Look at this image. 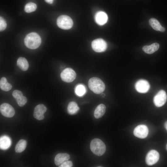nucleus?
<instances>
[{
  "label": "nucleus",
  "instance_id": "20e7f679",
  "mask_svg": "<svg viewBox=\"0 0 167 167\" xmlns=\"http://www.w3.org/2000/svg\"><path fill=\"white\" fill-rule=\"evenodd\" d=\"M57 22L59 28L64 30L71 28L73 25V21L71 18L65 15L59 16L57 19Z\"/></svg>",
  "mask_w": 167,
  "mask_h": 167
},
{
  "label": "nucleus",
  "instance_id": "5701e85b",
  "mask_svg": "<svg viewBox=\"0 0 167 167\" xmlns=\"http://www.w3.org/2000/svg\"><path fill=\"white\" fill-rule=\"evenodd\" d=\"M75 91L76 95L79 96H81L85 93L86 89L83 85L79 84L75 87Z\"/></svg>",
  "mask_w": 167,
  "mask_h": 167
},
{
  "label": "nucleus",
  "instance_id": "ddd939ff",
  "mask_svg": "<svg viewBox=\"0 0 167 167\" xmlns=\"http://www.w3.org/2000/svg\"><path fill=\"white\" fill-rule=\"evenodd\" d=\"M96 23L100 25H103L107 22L108 17L107 14L103 11L97 12L95 16Z\"/></svg>",
  "mask_w": 167,
  "mask_h": 167
},
{
  "label": "nucleus",
  "instance_id": "1a4fd4ad",
  "mask_svg": "<svg viewBox=\"0 0 167 167\" xmlns=\"http://www.w3.org/2000/svg\"><path fill=\"white\" fill-rule=\"evenodd\" d=\"M159 157V154L156 151L154 150H151L146 155L145 159L146 162L148 165H152L158 161Z\"/></svg>",
  "mask_w": 167,
  "mask_h": 167
},
{
  "label": "nucleus",
  "instance_id": "a211bd4d",
  "mask_svg": "<svg viewBox=\"0 0 167 167\" xmlns=\"http://www.w3.org/2000/svg\"><path fill=\"white\" fill-rule=\"evenodd\" d=\"M17 65L23 71H27L29 67L28 63L24 58L20 57L17 59Z\"/></svg>",
  "mask_w": 167,
  "mask_h": 167
},
{
  "label": "nucleus",
  "instance_id": "f8f14e48",
  "mask_svg": "<svg viewBox=\"0 0 167 167\" xmlns=\"http://www.w3.org/2000/svg\"><path fill=\"white\" fill-rule=\"evenodd\" d=\"M47 108L43 104H39L34 108L33 116L38 120H43L44 118V114L46 112Z\"/></svg>",
  "mask_w": 167,
  "mask_h": 167
},
{
  "label": "nucleus",
  "instance_id": "6ab92c4d",
  "mask_svg": "<svg viewBox=\"0 0 167 167\" xmlns=\"http://www.w3.org/2000/svg\"><path fill=\"white\" fill-rule=\"evenodd\" d=\"M79 108L77 104L74 101L70 102L67 106L68 113L71 115H73L76 113Z\"/></svg>",
  "mask_w": 167,
  "mask_h": 167
},
{
  "label": "nucleus",
  "instance_id": "7ed1b4c3",
  "mask_svg": "<svg viewBox=\"0 0 167 167\" xmlns=\"http://www.w3.org/2000/svg\"><path fill=\"white\" fill-rule=\"evenodd\" d=\"M90 149L92 152L98 156H101L105 153L106 147L104 143L100 139L95 138L91 141Z\"/></svg>",
  "mask_w": 167,
  "mask_h": 167
},
{
  "label": "nucleus",
  "instance_id": "f257e3e1",
  "mask_svg": "<svg viewBox=\"0 0 167 167\" xmlns=\"http://www.w3.org/2000/svg\"><path fill=\"white\" fill-rule=\"evenodd\" d=\"M41 42L39 35L34 32L27 34L24 40L26 46L31 49H35L38 48L40 45Z\"/></svg>",
  "mask_w": 167,
  "mask_h": 167
},
{
  "label": "nucleus",
  "instance_id": "423d86ee",
  "mask_svg": "<svg viewBox=\"0 0 167 167\" xmlns=\"http://www.w3.org/2000/svg\"><path fill=\"white\" fill-rule=\"evenodd\" d=\"M91 46L93 49L97 52H104L107 48L106 42L101 38L97 39L93 41Z\"/></svg>",
  "mask_w": 167,
  "mask_h": 167
},
{
  "label": "nucleus",
  "instance_id": "c756f323",
  "mask_svg": "<svg viewBox=\"0 0 167 167\" xmlns=\"http://www.w3.org/2000/svg\"><path fill=\"white\" fill-rule=\"evenodd\" d=\"M164 127L167 131V121L165 122L164 124Z\"/></svg>",
  "mask_w": 167,
  "mask_h": 167
},
{
  "label": "nucleus",
  "instance_id": "a878e982",
  "mask_svg": "<svg viewBox=\"0 0 167 167\" xmlns=\"http://www.w3.org/2000/svg\"><path fill=\"white\" fill-rule=\"evenodd\" d=\"M6 27V24L5 19L1 16L0 17V30H4Z\"/></svg>",
  "mask_w": 167,
  "mask_h": 167
},
{
  "label": "nucleus",
  "instance_id": "412c9836",
  "mask_svg": "<svg viewBox=\"0 0 167 167\" xmlns=\"http://www.w3.org/2000/svg\"><path fill=\"white\" fill-rule=\"evenodd\" d=\"M0 148L6 149L8 148L11 144L10 138L7 136H4L1 137L0 139Z\"/></svg>",
  "mask_w": 167,
  "mask_h": 167
},
{
  "label": "nucleus",
  "instance_id": "f3484780",
  "mask_svg": "<svg viewBox=\"0 0 167 167\" xmlns=\"http://www.w3.org/2000/svg\"><path fill=\"white\" fill-rule=\"evenodd\" d=\"M106 107L103 104L98 105L95 109L94 112V117L97 119L101 117L105 112Z\"/></svg>",
  "mask_w": 167,
  "mask_h": 167
},
{
  "label": "nucleus",
  "instance_id": "9d476101",
  "mask_svg": "<svg viewBox=\"0 0 167 167\" xmlns=\"http://www.w3.org/2000/svg\"><path fill=\"white\" fill-rule=\"evenodd\" d=\"M136 90L140 93H145L148 92L150 88L149 82L144 79H140L136 82L135 85Z\"/></svg>",
  "mask_w": 167,
  "mask_h": 167
},
{
  "label": "nucleus",
  "instance_id": "bb28decb",
  "mask_svg": "<svg viewBox=\"0 0 167 167\" xmlns=\"http://www.w3.org/2000/svg\"><path fill=\"white\" fill-rule=\"evenodd\" d=\"M12 94L13 97L15 100L23 96L22 92L21 91L17 90H14Z\"/></svg>",
  "mask_w": 167,
  "mask_h": 167
},
{
  "label": "nucleus",
  "instance_id": "aec40b11",
  "mask_svg": "<svg viewBox=\"0 0 167 167\" xmlns=\"http://www.w3.org/2000/svg\"><path fill=\"white\" fill-rule=\"evenodd\" d=\"M0 88L3 91H8L12 88V86L7 82L5 77H2L0 80Z\"/></svg>",
  "mask_w": 167,
  "mask_h": 167
},
{
  "label": "nucleus",
  "instance_id": "4be33fe9",
  "mask_svg": "<svg viewBox=\"0 0 167 167\" xmlns=\"http://www.w3.org/2000/svg\"><path fill=\"white\" fill-rule=\"evenodd\" d=\"M27 145L26 141L23 139L19 140L15 147V152L20 153L23 152L25 149Z\"/></svg>",
  "mask_w": 167,
  "mask_h": 167
},
{
  "label": "nucleus",
  "instance_id": "0eeeda50",
  "mask_svg": "<svg viewBox=\"0 0 167 167\" xmlns=\"http://www.w3.org/2000/svg\"><path fill=\"white\" fill-rule=\"evenodd\" d=\"M167 95L165 92L163 90L159 91L155 95L153 98V102L157 107L163 106L166 102Z\"/></svg>",
  "mask_w": 167,
  "mask_h": 167
},
{
  "label": "nucleus",
  "instance_id": "2f4dec72",
  "mask_svg": "<svg viewBox=\"0 0 167 167\" xmlns=\"http://www.w3.org/2000/svg\"><path fill=\"white\" fill-rule=\"evenodd\" d=\"M166 150L167 151V144L166 145Z\"/></svg>",
  "mask_w": 167,
  "mask_h": 167
},
{
  "label": "nucleus",
  "instance_id": "2eb2a0df",
  "mask_svg": "<svg viewBox=\"0 0 167 167\" xmlns=\"http://www.w3.org/2000/svg\"><path fill=\"white\" fill-rule=\"evenodd\" d=\"M149 23L152 27L155 30L162 32L165 31V28L162 27L159 22L156 19H150L149 20Z\"/></svg>",
  "mask_w": 167,
  "mask_h": 167
},
{
  "label": "nucleus",
  "instance_id": "dca6fc26",
  "mask_svg": "<svg viewBox=\"0 0 167 167\" xmlns=\"http://www.w3.org/2000/svg\"><path fill=\"white\" fill-rule=\"evenodd\" d=\"M159 47V45L157 43H155L149 45L144 46L143 47L142 49L145 53L148 54H151L157 50Z\"/></svg>",
  "mask_w": 167,
  "mask_h": 167
},
{
  "label": "nucleus",
  "instance_id": "b1692460",
  "mask_svg": "<svg viewBox=\"0 0 167 167\" xmlns=\"http://www.w3.org/2000/svg\"><path fill=\"white\" fill-rule=\"evenodd\" d=\"M37 6L36 4L32 2L27 3L24 8V10L27 13H30L36 10Z\"/></svg>",
  "mask_w": 167,
  "mask_h": 167
},
{
  "label": "nucleus",
  "instance_id": "6e6552de",
  "mask_svg": "<svg viewBox=\"0 0 167 167\" xmlns=\"http://www.w3.org/2000/svg\"><path fill=\"white\" fill-rule=\"evenodd\" d=\"M0 111L3 116L7 118L13 117L15 113L14 108L7 103H4L0 105Z\"/></svg>",
  "mask_w": 167,
  "mask_h": 167
},
{
  "label": "nucleus",
  "instance_id": "4468645a",
  "mask_svg": "<svg viewBox=\"0 0 167 167\" xmlns=\"http://www.w3.org/2000/svg\"><path fill=\"white\" fill-rule=\"evenodd\" d=\"M70 158V155L66 153H59L57 154L54 158V163L57 166H59Z\"/></svg>",
  "mask_w": 167,
  "mask_h": 167
},
{
  "label": "nucleus",
  "instance_id": "c85d7f7f",
  "mask_svg": "<svg viewBox=\"0 0 167 167\" xmlns=\"http://www.w3.org/2000/svg\"><path fill=\"white\" fill-rule=\"evenodd\" d=\"M54 0H45V1L49 4H52Z\"/></svg>",
  "mask_w": 167,
  "mask_h": 167
},
{
  "label": "nucleus",
  "instance_id": "cd10ccee",
  "mask_svg": "<svg viewBox=\"0 0 167 167\" xmlns=\"http://www.w3.org/2000/svg\"><path fill=\"white\" fill-rule=\"evenodd\" d=\"M73 166V163L71 161H66L63 162L60 165L59 167H71Z\"/></svg>",
  "mask_w": 167,
  "mask_h": 167
},
{
  "label": "nucleus",
  "instance_id": "39448f33",
  "mask_svg": "<svg viewBox=\"0 0 167 167\" xmlns=\"http://www.w3.org/2000/svg\"><path fill=\"white\" fill-rule=\"evenodd\" d=\"M60 77L63 81L66 83H70L75 79L76 74L72 68H67L61 73Z\"/></svg>",
  "mask_w": 167,
  "mask_h": 167
},
{
  "label": "nucleus",
  "instance_id": "9b49d317",
  "mask_svg": "<svg viewBox=\"0 0 167 167\" xmlns=\"http://www.w3.org/2000/svg\"><path fill=\"white\" fill-rule=\"evenodd\" d=\"M133 133L135 136L141 139H144L147 137L148 134V128L146 125H140L135 128Z\"/></svg>",
  "mask_w": 167,
  "mask_h": 167
},
{
  "label": "nucleus",
  "instance_id": "7c9ffc66",
  "mask_svg": "<svg viewBox=\"0 0 167 167\" xmlns=\"http://www.w3.org/2000/svg\"><path fill=\"white\" fill-rule=\"evenodd\" d=\"M104 94H103L102 95V96L103 97H104L105 96V95H103Z\"/></svg>",
  "mask_w": 167,
  "mask_h": 167
},
{
  "label": "nucleus",
  "instance_id": "393cba45",
  "mask_svg": "<svg viewBox=\"0 0 167 167\" xmlns=\"http://www.w3.org/2000/svg\"><path fill=\"white\" fill-rule=\"evenodd\" d=\"M18 105L20 107L23 106L27 103V98L23 96H20L16 100Z\"/></svg>",
  "mask_w": 167,
  "mask_h": 167
},
{
  "label": "nucleus",
  "instance_id": "f03ea898",
  "mask_svg": "<svg viewBox=\"0 0 167 167\" xmlns=\"http://www.w3.org/2000/svg\"><path fill=\"white\" fill-rule=\"evenodd\" d=\"M88 86L92 91L96 94L101 93L105 89L104 82L100 78L96 77H92L89 79Z\"/></svg>",
  "mask_w": 167,
  "mask_h": 167
}]
</instances>
